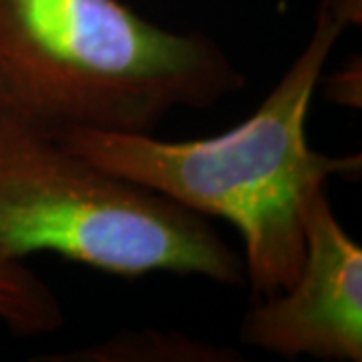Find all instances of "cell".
<instances>
[{
	"instance_id": "6da1fadb",
	"label": "cell",
	"mask_w": 362,
	"mask_h": 362,
	"mask_svg": "<svg viewBox=\"0 0 362 362\" xmlns=\"http://www.w3.org/2000/svg\"><path fill=\"white\" fill-rule=\"evenodd\" d=\"M349 21L322 0L310 39L276 87L232 129L168 141L156 133H54L69 149L204 218L228 221L244 252L246 282L268 296L296 278L306 206L332 177H358L362 157L328 156L308 141V115L328 59Z\"/></svg>"
},
{
	"instance_id": "52a82bcc",
	"label": "cell",
	"mask_w": 362,
	"mask_h": 362,
	"mask_svg": "<svg viewBox=\"0 0 362 362\" xmlns=\"http://www.w3.org/2000/svg\"><path fill=\"white\" fill-rule=\"evenodd\" d=\"M320 87L324 89V97L332 103L361 109L362 105V65L361 57H352L332 75L320 78Z\"/></svg>"
},
{
	"instance_id": "5b68a950",
	"label": "cell",
	"mask_w": 362,
	"mask_h": 362,
	"mask_svg": "<svg viewBox=\"0 0 362 362\" xmlns=\"http://www.w3.org/2000/svg\"><path fill=\"white\" fill-rule=\"evenodd\" d=\"M45 362H238L242 354L175 330H125L85 349L47 354Z\"/></svg>"
},
{
	"instance_id": "7a4b0ae2",
	"label": "cell",
	"mask_w": 362,
	"mask_h": 362,
	"mask_svg": "<svg viewBox=\"0 0 362 362\" xmlns=\"http://www.w3.org/2000/svg\"><path fill=\"white\" fill-rule=\"evenodd\" d=\"M246 75L206 33L173 30L123 0H0V107L42 129L156 133Z\"/></svg>"
},
{
	"instance_id": "3957f363",
	"label": "cell",
	"mask_w": 362,
	"mask_h": 362,
	"mask_svg": "<svg viewBox=\"0 0 362 362\" xmlns=\"http://www.w3.org/2000/svg\"><path fill=\"white\" fill-rule=\"evenodd\" d=\"M40 252L121 278L246 284L242 256L207 218L90 163L0 107V256L25 262Z\"/></svg>"
},
{
	"instance_id": "277c9868",
	"label": "cell",
	"mask_w": 362,
	"mask_h": 362,
	"mask_svg": "<svg viewBox=\"0 0 362 362\" xmlns=\"http://www.w3.org/2000/svg\"><path fill=\"white\" fill-rule=\"evenodd\" d=\"M240 338L284 358L362 361V247L337 218L326 187L306 206L296 278L258 298L244 314Z\"/></svg>"
},
{
	"instance_id": "8992f818",
	"label": "cell",
	"mask_w": 362,
	"mask_h": 362,
	"mask_svg": "<svg viewBox=\"0 0 362 362\" xmlns=\"http://www.w3.org/2000/svg\"><path fill=\"white\" fill-rule=\"evenodd\" d=\"M0 322L14 337L51 334L65 324L61 300L37 272L21 259L0 256Z\"/></svg>"
},
{
	"instance_id": "ba28073f",
	"label": "cell",
	"mask_w": 362,
	"mask_h": 362,
	"mask_svg": "<svg viewBox=\"0 0 362 362\" xmlns=\"http://www.w3.org/2000/svg\"><path fill=\"white\" fill-rule=\"evenodd\" d=\"M356 2H362V0H356Z\"/></svg>"
}]
</instances>
